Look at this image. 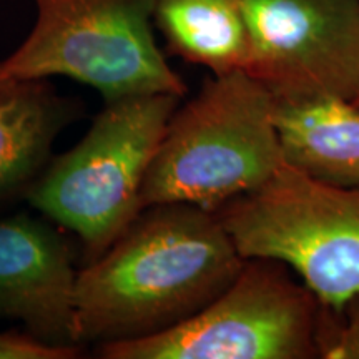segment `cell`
I'll use <instances>...</instances> for the list:
<instances>
[{"mask_svg":"<svg viewBox=\"0 0 359 359\" xmlns=\"http://www.w3.org/2000/svg\"><path fill=\"white\" fill-rule=\"evenodd\" d=\"M318 358L359 359V293L338 309L321 306Z\"/></svg>","mask_w":359,"mask_h":359,"instance_id":"7c38bea8","label":"cell"},{"mask_svg":"<svg viewBox=\"0 0 359 359\" xmlns=\"http://www.w3.org/2000/svg\"><path fill=\"white\" fill-rule=\"evenodd\" d=\"M321 303L276 259L248 258L198 313L147 338L97 346L105 359L318 358Z\"/></svg>","mask_w":359,"mask_h":359,"instance_id":"8992f818","label":"cell"},{"mask_svg":"<svg viewBox=\"0 0 359 359\" xmlns=\"http://www.w3.org/2000/svg\"><path fill=\"white\" fill-rule=\"evenodd\" d=\"M283 158L309 177L359 187V109L341 98L276 102Z\"/></svg>","mask_w":359,"mask_h":359,"instance_id":"30bf717a","label":"cell"},{"mask_svg":"<svg viewBox=\"0 0 359 359\" xmlns=\"http://www.w3.org/2000/svg\"><path fill=\"white\" fill-rule=\"evenodd\" d=\"M170 93L105 102L82 140L52 156L27 195L79 240L83 264L102 257L142 212V188L173 111Z\"/></svg>","mask_w":359,"mask_h":359,"instance_id":"3957f363","label":"cell"},{"mask_svg":"<svg viewBox=\"0 0 359 359\" xmlns=\"http://www.w3.org/2000/svg\"><path fill=\"white\" fill-rule=\"evenodd\" d=\"M83 114L50 79L19 77L0 69V208L27 198L52 160L53 143Z\"/></svg>","mask_w":359,"mask_h":359,"instance_id":"9c48e42d","label":"cell"},{"mask_svg":"<svg viewBox=\"0 0 359 359\" xmlns=\"http://www.w3.org/2000/svg\"><path fill=\"white\" fill-rule=\"evenodd\" d=\"M35 22L0 60L19 77H69L110 102L123 97H185L154 35L156 0H32Z\"/></svg>","mask_w":359,"mask_h":359,"instance_id":"5b68a950","label":"cell"},{"mask_svg":"<svg viewBox=\"0 0 359 359\" xmlns=\"http://www.w3.org/2000/svg\"><path fill=\"white\" fill-rule=\"evenodd\" d=\"M217 215L241 257L286 264L321 306L338 309L359 293V187L330 185L283 161Z\"/></svg>","mask_w":359,"mask_h":359,"instance_id":"277c9868","label":"cell"},{"mask_svg":"<svg viewBox=\"0 0 359 359\" xmlns=\"http://www.w3.org/2000/svg\"><path fill=\"white\" fill-rule=\"evenodd\" d=\"M248 75L276 102L359 97V0H243Z\"/></svg>","mask_w":359,"mask_h":359,"instance_id":"52a82bcc","label":"cell"},{"mask_svg":"<svg viewBox=\"0 0 359 359\" xmlns=\"http://www.w3.org/2000/svg\"><path fill=\"white\" fill-rule=\"evenodd\" d=\"M353 103H354V105H356V107H358V109H359V97H358V98H356V100H354Z\"/></svg>","mask_w":359,"mask_h":359,"instance_id":"5bb4252c","label":"cell"},{"mask_svg":"<svg viewBox=\"0 0 359 359\" xmlns=\"http://www.w3.org/2000/svg\"><path fill=\"white\" fill-rule=\"evenodd\" d=\"M79 269L64 230L45 217L0 219V318L45 344L79 348L74 294Z\"/></svg>","mask_w":359,"mask_h":359,"instance_id":"ba28073f","label":"cell"},{"mask_svg":"<svg viewBox=\"0 0 359 359\" xmlns=\"http://www.w3.org/2000/svg\"><path fill=\"white\" fill-rule=\"evenodd\" d=\"M154 25L170 53L215 77L248 74L251 42L243 0H156Z\"/></svg>","mask_w":359,"mask_h":359,"instance_id":"8fae6325","label":"cell"},{"mask_svg":"<svg viewBox=\"0 0 359 359\" xmlns=\"http://www.w3.org/2000/svg\"><path fill=\"white\" fill-rule=\"evenodd\" d=\"M243 263L217 213L190 203L145 206L102 257L79 269L75 344L97 348L170 330L213 302Z\"/></svg>","mask_w":359,"mask_h":359,"instance_id":"6da1fadb","label":"cell"},{"mask_svg":"<svg viewBox=\"0 0 359 359\" xmlns=\"http://www.w3.org/2000/svg\"><path fill=\"white\" fill-rule=\"evenodd\" d=\"M276 98L245 72L208 79L165 130L142 188V206L190 203L217 213L257 191L285 161Z\"/></svg>","mask_w":359,"mask_h":359,"instance_id":"7a4b0ae2","label":"cell"},{"mask_svg":"<svg viewBox=\"0 0 359 359\" xmlns=\"http://www.w3.org/2000/svg\"><path fill=\"white\" fill-rule=\"evenodd\" d=\"M82 349L45 344L24 330L0 331V359H74Z\"/></svg>","mask_w":359,"mask_h":359,"instance_id":"4fadbf2b","label":"cell"}]
</instances>
